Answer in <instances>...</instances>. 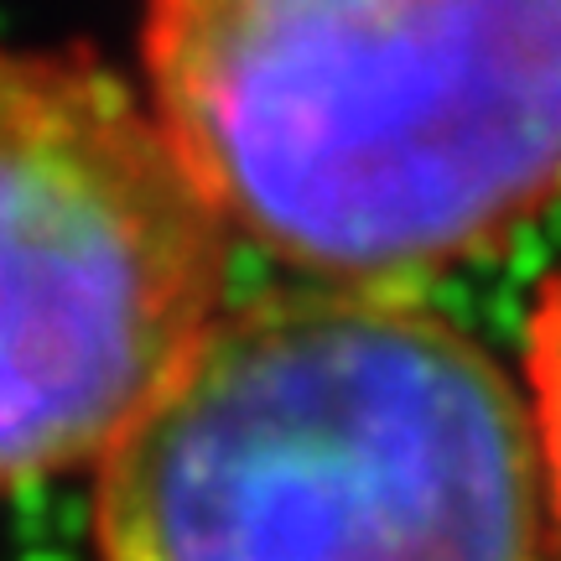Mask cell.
Returning a JSON list of instances; mask_svg holds the SVG:
<instances>
[{
	"mask_svg": "<svg viewBox=\"0 0 561 561\" xmlns=\"http://www.w3.org/2000/svg\"><path fill=\"white\" fill-rule=\"evenodd\" d=\"M100 561H541L520 385L405 291L224 301L100 458Z\"/></svg>",
	"mask_w": 561,
	"mask_h": 561,
	"instance_id": "cell-2",
	"label": "cell"
},
{
	"mask_svg": "<svg viewBox=\"0 0 561 561\" xmlns=\"http://www.w3.org/2000/svg\"><path fill=\"white\" fill-rule=\"evenodd\" d=\"M146 100L224 229L401 291L561 198V0H146Z\"/></svg>",
	"mask_w": 561,
	"mask_h": 561,
	"instance_id": "cell-1",
	"label": "cell"
},
{
	"mask_svg": "<svg viewBox=\"0 0 561 561\" xmlns=\"http://www.w3.org/2000/svg\"><path fill=\"white\" fill-rule=\"evenodd\" d=\"M525 416L536 442V468H541L546 530L561 546V265L546 276L530 307L525 328Z\"/></svg>",
	"mask_w": 561,
	"mask_h": 561,
	"instance_id": "cell-4",
	"label": "cell"
},
{
	"mask_svg": "<svg viewBox=\"0 0 561 561\" xmlns=\"http://www.w3.org/2000/svg\"><path fill=\"white\" fill-rule=\"evenodd\" d=\"M229 244L146 89L0 47V489L100 468L224 312Z\"/></svg>",
	"mask_w": 561,
	"mask_h": 561,
	"instance_id": "cell-3",
	"label": "cell"
}]
</instances>
